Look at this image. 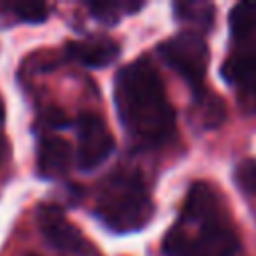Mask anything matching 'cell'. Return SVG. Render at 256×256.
Segmentation results:
<instances>
[{"label": "cell", "instance_id": "7", "mask_svg": "<svg viewBox=\"0 0 256 256\" xmlns=\"http://www.w3.org/2000/svg\"><path fill=\"white\" fill-rule=\"evenodd\" d=\"M38 228L46 242L60 252L84 254L88 250V240L80 228L68 220L60 206L44 204L38 210Z\"/></svg>", "mask_w": 256, "mask_h": 256}, {"label": "cell", "instance_id": "3", "mask_svg": "<svg viewBox=\"0 0 256 256\" xmlns=\"http://www.w3.org/2000/svg\"><path fill=\"white\" fill-rule=\"evenodd\" d=\"M156 206L144 174L136 166H118L100 182L94 216L114 234H134L154 218Z\"/></svg>", "mask_w": 256, "mask_h": 256}, {"label": "cell", "instance_id": "9", "mask_svg": "<svg viewBox=\"0 0 256 256\" xmlns=\"http://www.w3.org/2000/svg\"><path fill=\"white\" fill-rule=\"evenodd\" d=\"M72 164V148L60 136H44L38 148V170L44 178L62 176Z\"/></svg>", "mask_w": 256, "mask_h": 256}, {"label": "cell", "instance_id": "13", "mask_svg": "<svg viewBox=\"0 0 256 256\" xmlns=\"http://www.w3.org/2000/svg\"><path fill=\"white\" fill-rule=\"evenodd\" d=\"M234 184L248 196H256V158L240 160L232 170Z\"/></svg>", "mask_w": 256, "mask_h": 256}, {"label": "cell", "instance_id": "2", "mask_svg": "<svg viewBox=\"0 0 256 256\" xmlns=\"http://www.w3.org/2000/svg\"><path fill=\"white\" fill-rule=\"evenodd\" d=\"M160 250L162 256H242L240 232L226 200L210 182L196 180L188 186Z\"/></svg>", "mask_w": 256, "mask_h": 256}, {"label": "cell", "instance_id": "8", "mask_svg": "<svg viewBox=\"0 0 256 256\" xmlns=\"http://www.w3.org/2000/svg\"><path fill=\"white\" fill-rule=\"evenodd\" d=\"M66 54L70 60L82 66L104 68V66H110L120 56V44L110 36H88V38L68 42Z\"/></svg>", "mask_w": 256, "mask_h": 256}, {"label": "cell", "instance_id": "12", "mask_svg": "<svg viewBox=\"0 0 256 256\" xmlns=\"http://www.w3.org/2000/svg\"><path fill=\"white\" fill-rule=\"evenodd\" d=\"M2 8L26 24H40L48 18V6L44 2H6Z\"/></svg>", "mask_w": 256, "mask_h": 256}, {"label": "cell", "instance_id": "6", "mask_svg": "<svg viewBox=\"0 0 256 256\" xmlns=\"http://www.w3.org/2000/svg\"><path fill=\"white\" fill-rule=\"evenodd\" d=\"M76 136L78 144L74 160L82 172L96 170L114 150V136L110 128L106 126L104 118L94 112H82L76 118Z\"/></svg>", "mask_w": 256, "mask_h": 256}, {"label": "cell", "instance_id": "15", "mask_svg": "<svg viewBox=\"0 0 256 256\" xmlns=\"http://www.w3.org/2000/svg\"><path fill=\"white\" fill-rule=\"evenodd\" d=\"M30 256H38V254H30Z\"/></svg>", "mask_w": 256, "mask_h": 256}, {"label": "cell", "instance_id": "4", "mask_svg": "<svg viewBox=\"0 0 256 256\" xmlns=\"http://www.w3.org/2000/svg\"><path fill=\"white\" fill-rule=\"evenodd\" d=\"M228 30V54L220 74L234 92L240 110L256 116V0L232 6Z\"/></svg>", "mask_w": 256, "mask_h": 256}, {"label": "cell", "instance_id": "5", "mask_svg": "<svg viewBox=\"0 0 256 256\" xmlns=\"http://www.w3.org/2000/svg\"><path fill=\"white\" fill-rule=\"evenodd\" d=\"M158 54L192 90L204 126H216L224 118V108L216 96L206 94V86H204L206 66L210 58L206 34L184 28L176 36L160 42Z\"/></svg>", "mask_w": 256, "mask_h": 256}, {"label": "cell", "instance_id": "10", "mask_svg": "<svg viewBox=\"0 0 256 256\" xmlns=\"http://www.w3.org/2000/svg\"><path fill=\"white\" fill-rule=\"evenodd\" d=\"M86 8L92 14V18L110 26V24L120 22L124 16L142 10L144 4L142 2H130V0H96V2H88Z\"/></svg>", "mask_w": 256, "mask_h": 256}, {"label": "cell", "instance_id": "11", "mask_svg": "<svg viewBox=\"0 0 256 256\" xmlns=\"http://www.w3.org/2000/svg\"><path fill=\"white\" fill-rule=\"evenodd\" d=\"M176 16L188 24L190 30L208 34L212 22H214V6L204 2H178L174 6Z\"/></svg>", "mask_w": 256, "mask_h": 256}, {"label": "cell", "instance_id": "14", "mask_svg": "<svg viewBox=\"0 0 256 256\" xmlns=\"http://www.w3.org/2000/svg\"><path fill=\"white\" fill-rule=\"evenodd\" d=\"M4 116H6V112H4V102H2V98H0V126H2V122H4Z\"/></svg>", "mask_w": 256, "mask_h": 256}, {"label": "cell", "instance_id": "1", "mask_svg": "<svg viewBox=\"0 0 256 256\" xmlns=\"http://www.w3.org/2000/svg\"><path fill=\"white\" fill-rule=\"evenodd\" d=\"M114 106L134 150L152 152L176 140V110L148 58L122 66L114 78Z\"/></svg>", "mask_w": 256, "mask_h": 256}]
</instances>
